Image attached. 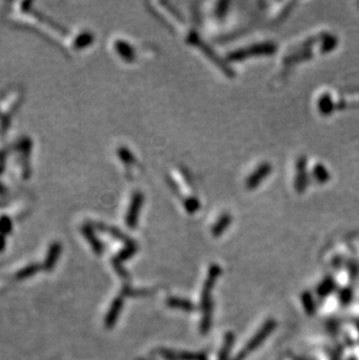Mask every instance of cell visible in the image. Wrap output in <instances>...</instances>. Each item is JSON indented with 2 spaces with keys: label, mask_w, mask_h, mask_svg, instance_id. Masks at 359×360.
Segmentation results:
<instances>
[{
  "label": "cell",
  "mask_w": 359,
  "mask_h": 360,
  "mask_svg": "<svg viewBox=\"0 0 359 360\" xmlns=\"http://www.w3.org/2000/svg\"><path fill=\"white\" fill-rule=\"evenodd\" d=\"M272 329H273V323H269V324L265 325V327H264L263 329L259 331V333H258L257 336L254 337L250 343H248V345L245 347V350L240 353V357H239L238 360H241L245 356H247V353L252 352L254 349H256V347L259 346V344L263 342L264 339H265V338L267 337V334H269L270 331H272Z\"/></svg>",
  "instance_id": "6da1fadb"
},
{
  "label": "cell",
  "mask_w": 359,
  "mask_h": 360,
  "mask_svg": "<svg viewBox=\"0 0 359 360\" xmlns=\"http://www.w3.org/2000/svg\"><path fill=\"white\" fill-rule=\"evenodd\" d=\"M91 42H92V35L89 33H86L80 37H77V40L75 41V47L76 48H83V47L88 46Z\"/></svg>",
  "instance_id": "7a4b0ae2"
},
{
  "label": "cell",
  "mask_w": 359,
  "mask_h": 360,
  "mask_svg": "<svg viewBox=\"0 0 359 360\" xmlns=\"http://www.w3.org/2000/svg\"><path fill=\"white\" fill-rule=\"evenodd\" d=\"M169 304L174 305V307L180 308V309H187V310H190V309H191V304L187 301H180V300H171V301H169Z\"/></svg>",
  "instance_id": "3957f363"
},
{
  "label": "cell",
  "mask_w": 359,
  "mask_h": 360,
  "mask_svg": "<svg viewBox=\"0 0 359 360\" xmlns=\"http://www.w3.org/2000/svg\"><path fill=\"white\" fill-rule=\"evenodd\" d=\"M323 103H324V104H322V110H323V111L326 112V113H329L330 111H331V109H332V102H331V98H329V97H324Z\"/></svg>",
  "instance_id": "277c9868"
}]
</instances>
